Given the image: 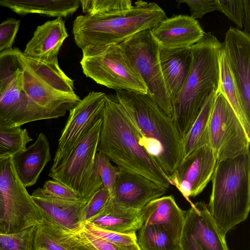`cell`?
I'll list each match as a JSON object with an SVG mask.
<instances>
[{
	"mask_svg": "<svg viewBox=\"0 0 250 250\" xmlns=\"http://www.w3.org/2000/svg\"><path fill=\"white\" fill-rule=\"evenodd\" d=\"M115 96L138 131L139 143L172 185L182 159L181 138L172 119L147 95L118 90Z\"/></svg>",
	"mask_w": 250,
	"mask_h": 250,
	"instance_id": "obj_1",
	"label": "cell"
},
{
	"mask_svg": "<svg viewBox=\"0 0 250 250\" xmlns=\"http://www.w3.org/2000/svg\"><path fill=\"white\" fill-rule=\"evenodd\" d=\"M102 117L98 151L105 154L119 168L141 175L168 188L169 180L140 145L138 131L115 96L106 95Z\"/></svg>",
	"mask_w": 250,
	"mask_h": 250,
	"instance_id": "obj_2",
	"label": "cell"
},
{
	"mask_svg": "<svg viewBox=\"0 0 250 250\" xmlns=\"http://www.w3.org/2000/svg\"><path fill=\"white\" fill-rule=\"evenodd\" d=\"M222 46L210 32L190 46L191 62L183 87L172 103L174 125L181 139L198 117L206 99L219 80L218 56Z\"/></svg>",
	"mask_w": 250,
	"mask_h": 250,
	"instance_id": "obj_3",
	"label": "cell"
},
{
	"mask_svg": "<svg viewBox=\"0 0 250 250\" xmlns=\"http://www.w3.org/2000/svg\"><path fill=\"white\" fill-rule=\"evenodd\" d=\"M208 211L225 235L248 217L250 209V152L217 161Z\"/></svg>",
	"mask_w": 250,
	"mask_h": 250,
	"instance_id": "obj_4",
	"label": "cell"
},
{
	"mask_svg": "<svg viewBox=\"0 0 250 250\" xmlns=\"http://www.w3.org/2000/svg\"><path fill=\"white\" fill-rule=\"evenodd\" d=\"M167 18L155 2L138 0L125 11L107 15H80L73 22L75 42L82 49L89 45L120 43L132 35L152 30Z\"/></svg>",
	"mask_w": 250,
	"mask_h": 250,
	"instance_id": "obj_5",
	"label": "cell"
},
{
	"mask_svg": "<svg viewBox=\"0 0 250 250\" xmlns=\"http://www.w3.org/2000/svg\"><path fill=\"white\" fill-rule=\"evenodd\" d=\"M21 86L45 119L65 115L81 100L74 81L59 66L58 61L44 62L21 53Z\"/></svg>",
	"mask_w": 250,
	"mask_h": 250,
	"instance_id": "obj_6",
	"label": "cell"
},
{
	"mask_svg": "<svg viewBox=\"0 0 250 250\" xmlns=\"http://www.w3.org/2000/svg\"><path fill=\"white\" fill-rule=\"evenodd\" d=\"M82 50L80 64L86 77L116 91L147 94L142 77L119 44L89 45Z\"/></svg>",
	"mask_w": 250,
	"mask_h": 250,
	"instance_id": "obj_7",
	"label": "cell"
},
{
	"mask_svg": "<svg viewBox=\"0 0 250 250\" xmlns=\"http://www.w3.org/2000/svg\"><path fill=\"white\" fill-rule=\"evenodd\" d=\"M102 117L95 122L71 155L61 166L50 170L48 176L73 189L78 196L87 200L104 187L95 167L100 141Z\"/></svg>",
	"mask_w": 250,
	"mask_h": 250,
	"instance_id": "obj_8",
	"label": "cell"
},
{
	"mask_svg": "<svg viewBox=\"0 0 250 250\" xmlns=\"http://www.w3.org/2000/svg\"><path fill=\"white\" fill-rule=\"evenodd\" d=\"M145 83L147 95L172 119V104L161 72L159 46L150 30L138 32L119 43Z\"/></svg>",
	"mask_w": 250,
	"mask_h": 250,
	"instance_id": "obj_9",
	"label": "cell"
},
{
	"mask_svg": "<svg viewBox=\"0 0 250 250\" xmlns=\"http://www.w3.org/2000/svg\"><path fill=\"white\" fill-rule=\"evenodd\" d=\"M209 141L217 161L250 151V137L228 101L218 91L209 120Z\"/></svg>",
	"mask_w": 250,
	"mask_h": 250,
	"instance_id": "obj_10",
	"label": "cell"
},
{
	"mask_svg": "<svg viewBox=\"0 0 250 250\" xmlns=\"http://www.w3.org/2000/svg\"><path fill=\"white\" fill-rule=\"evenodd\" d=\"M26 188L17 175L11 156L0 159V190L5 204V233L38 225L42 220Z\"/></svg>",
	"mask_w": 250,
	"mask_h": 250,
	"instance_id": "obj_11",
	"label": "cell"
},
{
	"mask_svg": "<svg viewBox=\"0 0 250 250\" xmlns=\"http://www.w3.org/2000/svg\"><path fill=\"white\" fill-rule=\"evenodd\" d=\"M106 95L89 92L69 111V116L58 141V147L50 170L61 166L95 122L101 116Z\"/></svg>",
	"mask_w": 250,
	"mask_h": 250,
	"instance_id": "obj_12",
	"label": "cell"
},
{
	"mask_svg": "<svg viewBox=\"0 0 250 250\" xmlns=\"http://www.w3.org/2000/svg\"><path fill=\"white\" fill-rule=\"evenodd\" d=\"M179 250H229L226 235L211 217L204 202L186 211Z\"/></svg>",
	"mask_w": 250,
	"mask_h": 250,
	"instance_id": "obj_13",
	"label": "cell"
},
{
	"mask_svg": "<svg viewBox=\"0 0 250 250\" xmlns=\"http://www.w3.org/2000/svg\"><path fill=\"white\" fill-rule=\"evenodd\" d=\"M216 163L209 145L200 147L181 160L172 185L191 204L189 197H195L203 191L211 180Z\"/></svg>",
	"mask_w": 250,
	"mask_h": 250,
	"instance_id": "obj_14",
	"label": "cell"
},
{
	"mask_svg": "<svg viewBox=\"0 0 250 250\" xmlns=\"http://www.w3.org/2000/svg\"><path fill=\"white\" fill-rule=\"evenodd\" d=\"M247 116L250 117V35L230 27L223 43Z\"/></svg>",
	"mask_w": 250,
	"mask_h": 250,
	"instance_id": "obj_15",
	"label": "cell"
},
{
	"mask_svg": "<svg viewBox=\"0 0 250 250\" xmlns=\"http://www.w3.org/2000/svg\"><path fill=\"white\" fill-rule=\"evenodd\" d=\"M167 190L147 178L118 168L111 199L122 207L142 209L151 200L163 196Z\"/></svg>",
	"mask_w": 250,
	"mask_h": 250,
	"instance_id": "obj_16",
	"label": "cell"
},
{
	"mask_svg": "<svg viewBox=\"0 0 250 250\" xmlns=\"http://www.w3.org/2000/svg\"><path fill=\"white\" fill-rule=\"evenodd\" d=\"M31 197L42 220L73 231L83 229L87 200L73 201L56 199L44 194L40 188L36 189Z\"/></svg>",
	"mask_w": 250,
	"mask_h": 250,
	"instance_id": "obj_17",
	"label": "cell"
},
{
	"mask_svg": "<svg viewBox=\"0 0 250 250\" xmlns=\"http://www.w3.org/2000/svg\"><path fill=\"white\" fill-rule=\"evenodd\" d=\"M150 31L159 46L168 49L190 47L205 34L196 20L184 15L166 18Z\"/></svg>",
	"mask_w": 250,
	"mask_h": 250,
	"instance_id": "obj_18",
	"label": "cell"
},
{
	"mask_svg": "<svg viewBox=\"0 0 250 250\" xmlns=\"http://www.w3.org/2000/svg\"><path fill=\"white\" fill-rule=\"evenodd\" d=\"M21 71L22 64L0 101V119L20 126L26 123L45 120L42 113L22 90Z\"/></svg>",
	"mask_w": 250,
	"mask_h": 250,
	"instance_id": "obj_19",
	"label": "cell"
},
{
	"mask_svg": "<svg viewBox=\"0 0 250 250\" xmlns=\"http://www.w3.org/2000/svg\"><path fill=\"white\" fill-rule=\"evenodd\" d=\"M68 36L62 18H57L37 27L23 53L44 62L58 61L59 52Z\"/></svg>",
	"mask_w": 250,
	"mask_h": 250,
	"instance_id": "obj_20",
	"label": "cell"
},
{
	"mask_svg": "<svg viewBox=\"0 0 250 250\" xmlns=\"http://www.w3.org/2000/svg\"><path fill=\"white\" fill-rule=\"evenodd\" d=\"M17 175L25 187L35 185L44 168L51 159L48 139L40 133L35 142L12 156Z\"/></svg>",
	"mask_w": 250,
	"mask_h": 250,
	"instance_id": "obj_21",
	"label": "cell"
},
{
	"mask_svg": "<svg viewBox=\"0 0 250 250\" xmlns=\"http://www.w3.org/2000/svg\"><path fill=\"white\" fill-rule=\"evenodd\" d=\"M98 250L86 238L83 229L73 231L42 219L34 241V250Z\"/></svg>",
	"mask_w": 250,
	"mask_h": 250,
	"instance_id": "obj_22",
	"label": "cell"
},
{
	"mask_svg": "<svg viewBox=\"0 0 250 250\" xmlns=\"http://www.w3.org/2000/svg\"><path fill=\"white\" fill-rule=\"evenodd\" d=\"M159 58L165 84L172 104L189 73L191 62L190 47L168 49L159 46Z\"/></svg>",
	"mask_w": 250,
	"mask_h": 250,
	"instance_id": "obj_23",
	"label": "cell"
},
{
	"mask_svg": "<svg viewBox=\"0 0 250 250\" xmlns=\"http://www.w3.org/2000/svg\"><path fill=\"white\" fill-rule=\"evenodd\" d=\"M142 212L144 224L162 227L179 243L186 211L178 206L173 195L163 196L151 200L143 208Z\"/></svg>",
	"mask_w": 250,
	"mask_h": 250,
	"instance_id": "obj_24",
	"label": "cell"
},
{
	"mask_svg": "<svg viewBox=\"0 0 250 250\" xmlns=\"http://www.w3.org/2000/svg\"><path fill=\"white\" fill-rule=\"evenodd\" d=\"M144 222L142 209L122 207L114 204L111 198L97 216L87 222L99 228L121 233L136 232Z\"/></svg>",
	"mask_w": 250,
	"mask_h": 250,
	"instance_id": "obj_25",
	"label": "cell"
},
{
	"mask_svg": "<svg viewBox=\"0 0 250 250\" xmlns=\"http://www.w3.org/2000/svg\"><path fill=\"white\" fill-rule=\"evenodd\" d=\"M80 5V0H0V6L20 15L39 14L66 18L73 14Z\"/></svg>",
	"mask_w": 250,
	"mask_h": 250,
	"instance_id": "obj_26",
	"label": "cell"
},
{
	"mask_svg": "<svg viewBox=\"0 0 250 250\" xmlns=\"http://www.w3.org/2000/svg\"><path fill=\"white\" fill-rule=\"evenodd\" d=\"M219 80L217 91L228 101L250 137V118L244 109L237 83L230 67L223 44L218 56Z\"/></svg>",
	"mask_w": 250,
	"mask_h": 250,
	"instance_id": "obj_27",
	"label": "cell"
},
{
	"mask_svg": "<svg viewBox=\"0 0 250 250\" xmlns=\"http://www.w3.org/2000/svg\"><path fill=\"white\" fill-rule=\"evenodd\" d=\"M217 90H213L207 98L193 124L182 138V159L200 147L209 146V123Z\"/></svg>",
	"mask_w": 250,
	"mask_h": 250,
	"instance_id": "obj_28",
	"label": "cell"
},
{
	"mask_svg": "<svg viewBox=\"0 0 250 250\" xmlns=\"http://www.w3.org/2000/svg\"><path fill=\"white\" fill-rule=\"evenodd\" d=\"M32 140L26 128L0 119V159L25 149Z\"/></svg>",
	"mask_w": 250,
	"mask_h": 250,
	"instance_id": "obj_29",
	"label": "cell"
},
{
	"mask_svg": "<svg viewBox=\"0 0 250 250\" xmlns=\"http://www.w3.org/2000/svg\"><path fill=\"white\" fill-rule=\"evenodd\" d=\"M138 244L141 250H179V242L162 227L143 224L139 229Z\"/></svg>",
	"mask_w": 250,
	"mask_h": 250,
	"instance_id": "obj_30",
	"label": "cell"
},
{
	"mask_svg": "<svg viewBox=\"0 0 250 250\" xmlns=\"http://www.w3.org/2000/svg\"><path fill=\"white\" fill-rule=\"evenodd\" d=\"M38 225L13 233L0 234V250H34V237Z\"/></svg>",
	"mask_w": 250,
	"mask_h": 250,
	"instance_id": "obj_31",
	"label": "cell"
},
{
	"mask_svg": "<svg viewBox=\"0 0 250 250\" xmlns=\"http://www.w3.org/2000/svg\"><path fill=\"white\" fill-rule=\"evenodd\" d=\"M85 15H107L128 10L132 6L130 0H80Z\"/></svg>",
	"mask_w": 250,
	"mask_h": 250,
	"instance_id": "obj_32",
	"label": "cell"
},
{
	"mask_svg": "<svg viewBox=\"0 0 250 250\" xmlns=\"http://www.w3.org/2000/svg\"><path fill=\"white\" fill-rule=\"evenodd\" d=\"M84 229L90 233L118 247L128 246L137 243L136 232L121 233L102 229L85 222Z\"/></svg>",
	"mask_w": 250,
	"mask_h": 250,
	"instance_id": "obj_33",
	"label": "cell"
},
{
	"mask_svg": "<svg viewBox=\"0 0 250 250\" xmlns=\"http://www.w3.org/2000/svg\"><path fill=\"white\" fill-rule=\"evenodd\" d=\"M95 167L102 179L104 187L108 190L111 198L116 181L118 167L113 166L109 159L99 151L96 155Z\"/></svg>",
	"mask_w": 250,
	"mask_h": 250,
	"instance_id": "obj_34",
	"label": "cell"
},
{
	"mask_svg": "<svg viewBox=\"0 0 250 250\" xmlns=\"http://www.w3.org/2000/svg\"><path fill=\"white\" fill-rule=\"evenodd\" d=\"M110 199L109 191L104 187L94 192L87 200L84 209L85 222H87L97 216Z\"/></svg>",
	"mask_w": 250,
	"mask_h": 250,
	"instance_id": "obj_35",
	"label": "cell"
},
{
	"mask_svg": "<svg viewBox=\"0 0 250 250\" xmlns=\"http://www.w3.org/2000/svg\"><path fill=\"white\" fill-rule=\"evenodd\" d=\"M41 191L52 198L67 201H77L85 200L80 198L75 192L65 185L54 180L46 181Z\"/></svg>",
	"mask_w": 250,
	"mask_h": 250,
	"instance_id": "obj_36",
	"label": "cell"
},
{
	"mask_svg": "<svg viewBox=\"0 0 250 250\" xmlns=\"http://www.w3.org/2000/svg\"><path fill=\"white\" fill-rule=\"evenodd\" d=\"M220 11L224 13L239 28L243 27L244 4L243 0H218Z\"/></svg>",
	"mask_w": 250,
	"mask_h": 250,
	"instance_id": "obj_37",
	"label": "cell"
},
{
	"mask_svg": "<svg viewBox=\"0 0 250 250\" xmlns=\"http://www.w3.org/2000/svg\"><path fill=\"white\" fill-rule=\"evenodd\" d=\"M20 25V21L8 18L0 23V53L12 48Z\"/></svg>",
	"mask_w": 250,
	"mask_h": 250,
	"instance_id": "obj_38",
	"label": "cell"
},
{
	"mask_svg": "<svg viewBox=\"0 0 250 250\" xmlns=\"http://www.w3.org/2000/svg\"><path fill=\"white\" fill-rule=\"evenodd\" d=\"M176 1L178 5L186 4L190 9V16L195 20L207 13L220 10L218 0H178Z\"/></svg>",
	"mask_w": 250,
	"mask_h": 250,
	"instance_id": "obj_39",
	"label": "cell"
},
{
	"mask_svg": "<svg viewBox=\"0 0 250 250\" xmlns=\"http://www.w3.org/2000/svg\"><path fill=\"white\" fill-rule=\"evenodd\" d=\"M83 231L89 241L98 250H141L138 242L133 245L118 247L90 233L84 228Z\"/></svg>",
	"mask_w": 250,
	"mask_h": 250,
	"instance_id": "obj_40",
	"label": "cell"
},
{
	"mask_svg": "<svg viewBox=\"0 0 250 250\" xmlns=\"http://www.w3.org/2000/svg\"><path fill=\"white\" fill-rule=\"evenodd\" d=\"M244 4V32L250 35V0H243Z\"/></svg>",
	"mask_w": 250,
	"mask_h": 250,
	"instance_id": "obj_41",
	"label": "cell"
},
{
	"mask_svg": "<svg viewBox=\"0 0 250 250\" xmlns=\"http://www.w3.org/2000/svg\"><path fill=\"white\" fill-rule=\"evenodd\" d=\"M5 211V204L3 193L0 190V223L4 229V217ZM5 231V230H4Z\"/></svg>",
	"mask_w": 250,
	"mask_h": 250,
	"instance_id": "obj_42",
	"label": "cell"
},
{
	"mask_svg": "<svg viewBox=\"0 0 250 250\" xmlns=\"http://www.w3.org/2000/svg\"><path fill=\"white\" fill-rule=\"evenodd\" d=\"M5 233L4 229L2 227V226L0 223V234Z\"/></svg>",
	"mask_w": 250,
	"mask_h": 250,
	"instance_id": "obj_43",
	"label": "cell"
},
{
	"mask_svg": "<svg viewBox=\"0 0 250 250\" xmlns=\"http://www.w3.org/2000/svg\"></svg>",
	"mask_w": 250,
	"mask_h": 250,
	"instance_id": "obj_44",
	"label": "cell"
}]
</instances>
